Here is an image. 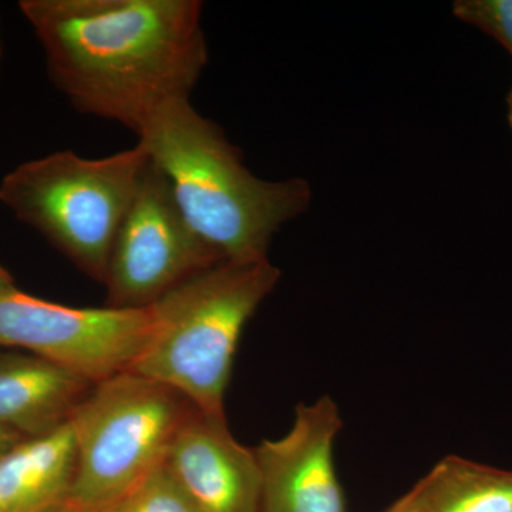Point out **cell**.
Segmentation results:
<instances>
[{
	"instance_id": "9c48e42d",
	"label": "cell",
	"mask_w": 512,
	"mask_h": 512,
	"mask_svg": "<svg viewBox=\"0 0 512 512\" xmlns=\"http://www.w3.org/2000/svg\"><path fill=\"white\" fill-rule=\"evenodd\" d=\"M202 512H261L262 480L255 450L242 446L227 419L194 409L165 458Z\"/></svg>"
},
{
	"instance_id": "6da1fadb",
	"label": "cell",
	"mask_w": 512,
	"mask_h": 512,
	"mask_svg": "<svg viewBox=\"0 0 512 512\" xmlns=\"http://www.w3.org/2000/svg\"><path fill=\"white\" fill-rule=\"evenodd\" d=\"M50 79L84 114L140 136L208 63L198 0H22Z\"/></svg>"
},
{
	"instance_id": "277c9868",
	"label": "cell",
	"mask_w": 512,
	"mask_h": 512,
	"mask_svg": "<svg viewBox=\"0 0 512 512\" xmlns=\"http://www.w3.org/2000/svg\"><path fill=\"white\" fill-rule=\"evenodd\" d=\"M148 163L140 144L96 160L59 151L5 175L0 202L104 285L114 239Z\"/></svg>"
},
{
	"instance_id": "4fadbf2b",
	"label": "cell",
	"mask_w": 512,
	"mask_h": 512,
	"mask_svg": "<svg viewBox=\"0 0 512 512\" xmlns=\"http://www.w3.org/2000/svg\"><path fill=\"white\" fill-rule=\"evenodd\" d=\"M127 512H202L165 460L128 498Z\"/></svg>"
},
{
	"instance_id": "ba28073f",
	"label": "cell",
	"mask_w": 512,
	"mask_h": 512,
	"mask_svg": "<svg viewBox=\"0 0 512 512\" xmlns=\"http://www.w3.org/2000/svg\"><path fill=\"white\" fill-rule=\"evenodd\" d=\"M342 426L338 404L323 396L296 407L284 437L254 448L261 470V512H346L333 458Z\"/></svg>"
},
{
	"instance_id": "9a60e30c",
	"label": "cell",
	"mask_w": 512,
	"mask_h": 512,
	"mask_svg": "<svg viewBox=\"0 0 512 512\" xmlns=\"http://www.w3.org/2000/svg\"><path fill=\"white\" fill-rule=\"evenodd\" d=\"M128 498L130 495L116 503L93 505V507H76V505L67 504V507L60 512H127Z\"/></svg>"
},
{
	"instance_id": "30bf717a",
	"label": "cell",
	"mask_w": 512,
	"mask_h": 512,
	"mask_svg": "<svg viewBox=\"0 0 512 512\" xmlns=\"http://www.w3.org/2000/svg\"><path fill=\"white\" fill-rule=\"evenodd\" d=\"M94 383L35 355L0 352V426L23 439L69 424Z\"/></svg>"
},
{
	"instance_id": "2e32d148",
	"label": "cell",
	"mask_w": 512,
	"mask_h": 512,
	"mask_svg": "<svg viewBox=\"0 0 512 512\" xmlns=\"http://www.w3.org/2000/svg\"><path fill=\"white\" fill-rule=\"evenodd\" d=\"M20 440H23V437H20L15 431L0 426V456H3L10 448L15 447Z\"/></svg>"
},
{
	"instance_id": "5bb4252c",
	"label": "cell",
	"mask_w": 512,
	"mask_h": 512,
	"mask_svg": "<svg viewBox=\"0 0 512 512\" xmlns=\"http://www.w3.org/2000/svg\"><path fill=\"white\" fill-rule=\"evenodd\" d=\"M453 12L457 19L493 36L512 56V0H458Z\"/></svg>"
},
{
	"instance_id": "e0dca14e",
	"label": "cell",
	"mask_w": 512,
	"mask_h": 512,
	"mask_svg": "<svg viewBox=\"0 0 512 512\" xmlns=\"http://www.w3.org/2000/svg\"><path fill=\"white\" fill-rule=\"evenodd\" d=\"M15 288V281H13V276L6 271L3 266H0V291L3 289H12Z\"/></svg>"
},
{
	"instance_id": "8fae6325",
	"label": "cell",
	"mask_w": 512,
	"mask_h": 512,
	"mask_svg": "<svg viewBox=\"0 0 512 512\" xmlns=\"http://www.w3.org/2000/svg\"><path fill=\"white\" fill-rule=\"evenodd\" d=\"M76 473L70 423L45 436L20 440L0 456V512H60L69 504Z\"/></svg>"
},
{
	"instance_id": "52a82bcc",
	"label": "cell",
	"mask_w": 512,
	"mask_h": 512,
	"mask_svg": "<svg viewBox=\"0 0 512 512\" xmlns=\"http://www.w3.org/2000/svg\"><path fill=\"white\" fill-rule=\"evenodd\" d=\"M222 259L190 227L163 171L150 160L121 222L104 285L107 306L150 308Z\"/></svg>"
},
{
	"instance_id": "3957f363",
	"label": "cell",
	"mask_w": 512,
	"mask_h": 512,
	"mask_svg": "<svg viewBox=\"0 0 512 512\" xmlns=\"http://www.w3.org/2000/svg\"><path fill=\"white\" fill-rule=\"evenodd\" d=\"M279 278L268 259L221 262L191 276L151 306L150 338L130 372L171 387L205 416L225 419L239 339Z\"/></svg>"
},
{
	"instance_id": "ac0fdd59",
	"label": "cell",
	"mask_w": 512,
	"mask_h": 512,
	"mask_svg": "<svg viewBox=\"0 0 512 512\" xmlns=\"http://www.w3.org/2000/svg\"><path fill=\"white\" fill-rule=\"evenodd\" d=\"M507 103H508V121H510V126L512 128V90H511V93L508 94Z\"/></svg>"
},
{
	"instance_id": "7c38bea8",
	"label": "cell",
	"mask_w": 512,
	"mask_h": 512,
	"mask_svg": "<svg viewBox=\"0 0 512 512\" xmlns=\"http://www.w3.org/2000/svg\"><path fill=\"white\" fill-rule=\"evenodd\" d=\"M386 512H512V471L448 456Z\"/></svg>"
},
{
	"instance_id": "d6986e66",
	"label": "cell",
	"mask_w": 512,
	"mask_h": 512,
	"mask_svg": "<svg viewBox=\"0 0 512 512\" xmlns=\"http://www.w3.org/2000/svg\"><path fill=\"white\" fill-rule=\"evenodd\" d=\"M3 49H2V39H0V60H2Z\"/></svg>"
},
{
	"instance_id": "7a4b0ae2",
	"label": "cell",
	"mask_w": 512,
	"mask_h": 512,
	"mask_svg": "<svg viewBox=\"0 0 512 512\" xmlns=\"http://www.w3.org/2000/svg\"><path fill=\"white\" fill-rule=\"evenodd\" d=\"M138 138L192 231L224 262L265 261L276 232L311 204L302 178L266 181L252 174L238 147L190 99L164 104Z\"/></svg>"
},
{
	"instance_id": "5b68a950",
	"label": "cell",
	"mask_w": 512,
	"mask_h": 512,
	"mask_svg": "<svg viewBox=\"0 0 512 512\" xmlns=\"http://www.w3.org/2000/svg\"><path fill=\"white\" fill-rule=\"evenodd\" d=\"M184 396L138 373L94 383L70 419L76 473L69 504L116 503L136 491L194 412Z\"/></svg>"
},
{
	"instance_id": "8992f818",
	"label": "cell",
	"mask_w": 512,
	"mask_h": 512,
	"mask_svg": "<svg viewBox=\"0 0 512 512\" xmlns=\"http://www.w3.org/2000/svg\"><path fill=\"white\" fill-rule=\"evenodd\" d=\"M153 328L150 308H72L0 291V346L28 350L93 383L128 372Z\"/></svg>"
}]
</instances>
